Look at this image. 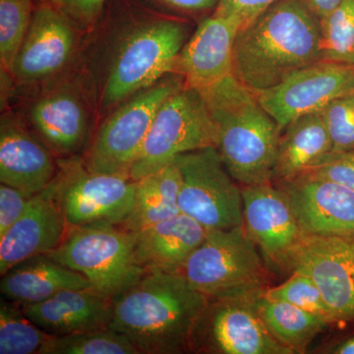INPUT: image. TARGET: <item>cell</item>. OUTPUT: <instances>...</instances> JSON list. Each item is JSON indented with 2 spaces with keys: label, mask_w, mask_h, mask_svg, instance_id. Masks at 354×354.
<instances>
[{
  "label": "cell",
  "mask_w": 354,
  "mask_h": 354,
  "mask_svg": "<svg viewBox=\"0 0 354 354\" xmlns=\"http://www.w3.org/2000/svg\"><path fill=\"white\" fill-rule=\"evenodd\" d=\"M109 328L125 335L143 354L192 351L193 337L209 298L179 272H146L113 297Z\"/></svg>",
  "instance_id": "obj_1"
},
{
  "label": "cell",
  "mask_w": 354,
  "mask_h": 354,
  "mask_svg": "<svg viewBox=\"0 0 354 354\" xmlns=\"http://www.w3.org/2000/svg\"><path fill=\"white\" fill-rule=\"evenodd\" d=\"M320 62V19L300 0H278L239 29L232 75L252 92H260Z\"/></svg>",
  "instance_id": "obj_2"
},
{
  "label": "cell",
  "mask_w": 354,
  "mask_h": 354,
  "mask_svg": "<svg viewBox=\"0 0 354 354\" xmlns=\"http://www.w3.org/2000/svg\"><path fill=\"white\" fill-rule=\"evenodd\" d=\"M201 93L232 178L243 186L271 183L281 131L254 92L230 75Z\"/></svg>",
  "instance_id": "obj_3"
},
{
  "label": "cell",
  "mask_w": 354,
  "mask_h": 354,
  "mask_svg": "<svg viewBox=\"0 0 354 354\" xmlns=\"http://www.w3.org/2000/svg\"><path fill=\"white\" fill-rule=\"evenodd\" d=\"M257 247L244 225L209 230L178 272L209 299H253L268 290Z\"/></svg>",
  "instance_id": "obj_4"
},
{
  "label": "cell",
  "mask_w": 354,
  "mask_h": 354,
  "mask_svg": "<svg viewBox=\"0 0 354 354\" xmlns=\"http://www.w3.org/2000/svg\"><path fill=\"white\" fill-rule=\"evenodd\" d=\"M135 243L136 232L97 221L69 227L64 241L46 255L80 272L93 288L114 297L146 272L137 262Z\"/></svg>",
  "instance_id": "obj_5"
},
{
  "label": "cell",
  "mask_w": 354,
  "mask_h": 354,
  "mask_svg": "<svg viewBox=\"0 0 354 354\" xmlns=\"http://www.w3.org/2000/svg\"><path fill=\"white\" fill-rule=\"evenodd\" d=\"M186 36L184 25L174 20L152 21L133 30L111 62L102 108H113L172 73Z\"/></svg>",
  "instance_id": "obj_6"
},
{
  "label": "cell",
  "mask_w": 354,
  "mask_h": 354,
  "mask_svg": "<svg viewBox=\"0 0 354 354\" xmlns=\"http://www.w3.org/2000/svg\"><path fill=\"white\" fill-rule=\"evenodd\" d=\"M184 85L183 76L169 73L118 106L97 130L83 160L88 171L130 177L158 109Z\"/></svg>",
  "instance_id": "obj_7"
},
{
  "label": "cell",
  "mask_w": 354,
  "mask_h": 354,
  "mask_svg": "<svg viewBox=\"0 0 354 354\" xmlns=\"http://www.w3.org/2000/svg\"><path fill=\"white\" fill-rule=\"evenodd\" d=\"M216 146V127L204 95L184 85L158 109L130 177L138 180L171 164L181 153Z\"/></svg>",
  "instance_id": "obj_8"
},
{
  "label": "cell",
  "mask_w": 354,
  "mask_h": 354,
  "mask_svg": "<svg viewBox=\"0 0 354 354\" xmlns=\"http://www.w3.org/2000/svg\"><path fill=\"white\" fill-rule=\"evenodd\" d=\"M57 164V174L44 191L69 227L97 221L124 223L134 205L133 179L88 171L76 156L58 160Z\"/></svg>",
  "instance_id": "obj_9"
},
{
  "label": "cell",
  "mask_w": 354,
  "mask_h": 354,
  "mask_svg": "<svg viewBox=\"0 0 354 354\" xmlns=\"http://www.w3.org/2000/svg\"><path fill=\"white\" fill-rule=\"evenodd\" d=\"M180 171V213L208 230L243 225L242 191L227 171L216 147L181 153L174 158Z\"/></svg>",
  "instance_id": "obj_10"
},
{
  "label": "cell",
  "mask_w": 354,
  "mask_h": 354,
  "mask_svg": "<svg viewBox=\"0 0 354 354\" xmlns=\"http://www.w3.org/2000/svg\"><path fill=\"white\" fill-rule=\"evenodd\" d=\"M253 299H209L193 337L192 351L223 354H293L271 334Z\"/></svg>",
  "instance_id": "obj_11"
},
{
  "label": "cell",
  "mask_w": 354,
  "mask_h": 354,
  "mask_svg": "<svg viewBox=\"0 0 354 354\" xmlns=\"http://www.w3.org/2000/svg\"><path fill=\"white\" fill-rule=\"evenodd\" d=\"M286 271L315 281L335 322L354 321V236L305 235Z\"/></svg>",
  "instance_id": "obj_12"
},
{
  "label": "cell",
  "mask_w": 354,
  "mask_h": 354,
  "mask_svg": "<svg viewBox=\"0 0 354 354\" xmlns=\"http://www.w3.org/2000/svg\"><path fill=\"white\" fill-rule=\"evenodd\" d=\"M353 90L354 65L320 62L254 94L283 132L292 121L321 111L333 100Z\"/></svg>",
  "instance_id": "obj_13"
},
{
  "label": "cell",
  "mask_w": 354,
  "mask_h": 354,
  "mask_svg": "<svg viewBox=\"0 0 354 354\" xmlns=\"http://www.w3.org/2000/svg\"><path fill=\"white\" fill-rule=\"evenodd\" d=\"M243 225L270 265L286 271L304 234L288 196L271 183L243 186Z\"/></svg>",
  "instance_id": "obj_14"
},
{
  "label": "cell",
  "mask_w": 354,
  "mask_h": 354,
  "mask_svg": "<svg viewBox=\"0 0 354 354\" xmlns=\"http://www.w3.org/2000/svg\"><path fill=\"white\" fill-rule=\"evenodd\" d=\"M75 26L62 7L41 2L32 14L11 75L21 83L30 84L62 72L75 53Z\"/></svg>",
  "instance_id": "obj_15"
},
{
  "label": "cell",
  "mask_w": 354,
  "mask_h": 354,
  "mask_svg": "<svg viewBox=\"0 0 354 354\" xmlns=\"http://www.w3.org/2000/svg\"><path fill=\"white\" fill-rule=\"evenodd\" d=\"M279 183L305 235L354 236L353 191L308 176Z\"/></svg>",
  "instance_id": "obj_16"
},
{
  "label": "cell",
  "mask_w": 354,
  "mask_h": 354,
  "mask_svg": "<svg viewBox=\"0 0 354 354\" xmlns=\"http://www.w3.org/2000/svg\"><path fill=\"white\" fill-rule=\"evenodd\" d=\"M241 26L213 14L203 21L177 55L172 73L203 92L232 75L234 44Z\"/></svg>",
  "instance_id": "obj_17"
},
{
  "label": "cell",
  "mask_w": 354,
  "mask_h": 354,
  "mask_svg": "<svg viewBox=\"0 0 354 354\" xmlns=\"http://www.w3.org/2000/svg\"><path fill=\"white\" fill-rule=\"evenodd\" d=\"M58 164L50 147L12 114L0 122V181L34 196L55 178Z\"/></svg>",
  "instance_id": "obj_18"
},
{
  "label": "cell",
  "mask_w": 354,
  "mask_h": 354,
  "mask_svg": "<svg viewBox=\"0 0 354 354\" xmlns=\"http://www.w3.org/2000/svg\"><path fill=\"white\" fill-rule=\"evenodd\" d=\"M20 306L50 335L106 329L113 315V297L93 286L60 291L44 301Z\"/></svg>",
  "instance_id": "obj_19"
},
{
  "label": "cell",
  "mask_w": 354,
  "mask_h": 354,
  "mask_svg": "<svg viewBox=\"0 0 354 354\" xmlns=\"http://www.w3.org/2000/svg\"><path fill=\"white\" fill-rule=\"evenodd\" d=\"M68 227L44 189L34 195L19 220L0 236V274L23 261L55 250L64 241Z\"/></svg>",
  "instance_id": "obj_20"
},
{
  "label": "cell",
  "mask_w": 354,
  "mask_h": 354,
  "mask_svg": "<svg viewBox=\"0 0 354 354\" xmlns=\"http://www.w3.org/2000/svg\"><path fill=\"white\" fill-rule=\"evenodd\" d=\"M209 230L183 213L136 232L137 262L150 271H180L191 254L201 245Z\"/></svg>",
  "instance_id": "obj_21"
},
{
  "label": "cell",
  "mask_w": 354,
  "mask_h": 354,
  "mask_svg": "<svg viewBox=\"0 0 354 354\" xmlns=\"http://www.w3.org/2000/svg\"><path fill=\"white\" fill-rule=\"evenodd\" d=\"M30 120L41 140L53 153L73 157L88 136L85 102L74 88H57L35 102Z\"/></svg>",
  "instance_id": "obj_22"
},
{
  "label": "cell",
  "mask_w": 354,
  "mask_h": 354,
  "mask_svg": "<svg viewBox=\"0 0 354 354\" xmlns=\"http://www.w3.org/2000/svg\"><path fill=\"white\" fill-rule=\"evenodd\" d=\"M88 286H92L82 274L46 254L14 266L2 274L0 281L3 297L20 305L39 304L60 291Z\"/></svg>",
  "instance_id": "obj_23"
},
{
  "label": "cell",
  "mask_w": 354,
  "mask_h": 354,
  "mask_svg": "<svg viewBox=\"0 0 354 354\" xmlns=\"http://www.w3.org/2000/svg\"><path fill=\"white\" fill-rule=\"evenodd\" d=\"M333 143L321 111L305 114L281 132L274 178L283 183L302 176L332 153Z\"/></svg>",
  "instance_id": "obj_24"
},
{
  "label": "cell",
  "mask_w": 354,
  "mask_h": 354,
  "mask_svg": "<svg viewBox=\"0 0 354 354\" xmlns=\"http://www.w3.org/2000/svg\"><path fill=\"white\" fill-rule=\"evenodd\" d=\"M181 176L176 162L135 181L134 205L123 227L131 232L180 213Z\"/></svg>",
  "instance_id": "obj_25"
},
{
  "label": "cell",
  "mask_w": 354,
  "mask_h": 354,
  "mask_svg": "<svg viewBox=\"0 0 354 354\" xmlns=\"http://www.w3.org/2000/svg\"><path fill=\"white\" fill-rule=\"evenodd\" d=\"M254 304L268 330L293 353H304L316 335L330 324L325 317L271 299L264 293L256 297Z\"/></svg>",
  "instance_id": "obj_26"
},
{
  "label": "cell",
  "mask_w": 354,
  "mask_h": 354,
  "mask_svg": "<svg viewBox=\"0 0 354 354\" xmlns=\"http://www.w3.org/2000/svg\"><path fill=\"white\" fill-rule=\"evenodd\" d=\"M50 335L32 322L15 302L0 300V354H39Z\"/></svg>",
  "instance_id": "obj_27"
},
{
  "label": "cell",
  "mask_w": 354,
  "mask_h": 354,
  "mask_svg": "<svg viewBox=\"0 0 354 354\" xmlns=\"http://www.w3.org/2000/svg\"><path fill=\"white\" fill-rule=\"evenodd\" d=\"M39 354H140L125 335L106 329L50 335Z\"/></svg>",
  "instance_id": "obj_28"
},
{
  "label": "cell",
  "mask_w": 354,
  "mask_h": 354,
  "mask_svg": "<svg viewBox=\"0 0 354 354\" xmlns=\"http://www.w3.org/2000/svg\"><path fill=\"white\" fill-rule=\"evenodd\" d=\"M320 26L323 62L354 65V0H342Z\"/></svg>",
  "instance_id": "obj_29"
},
{
  "label": "cell",
  "mask_w": 354,
  "mask_h": 354,
  "mask_svg": "<svg viewBox=\"0 0 354 354\" xmlns=\"http://www.w3.org/2000/svg\"><path fill=\"white\" fill-rule=\"evenodd\" d=\"M34 11L32 0H0V59L6 73H12Z\"/></svg>",
  "instance_id": "obj_30"
},
{
  "label": "cell",
  "mask_w": 354,
  "mask_h": 354,
  "mask_svg": "<svg viewBox=\"0 0 354 354\" xmlns=\"http://www.w3.org/2000/svg\"><path fill=\"white\" fill-rule=\"evenodd\" d=\"M264 295L271 299L281 300L306 311L325 317L333 323L322 293L315 281L304 272H291L290 278L288 281L276 288H268Z\"/></svg>",
  "instance_id": "obj_31"
},
{
  "label": "cell",
  "mask_w": 354,
  "mask_h": 354,
  "mask_svg": "<svg viewBox=\"0 0 354 354\" xmlns=\"http://www.w3.org/2000/svg\"><path fill=\"white\" fill-rule=\"evenodd\" d=\"M333 143L332 153L354 150V90L321 109Z\"/></svg>",
  "instance_id": "obj_32"
},
{
  "label": "cell",
  "mask_w": 354,
  "mask_h": 354,
  "mask_svg": "<svg viewBox=\"0 0 354 354\" xmlns=\"http://www.w3.org/2000/svg\"><path fill=\"white\" fill-rule=\"evenodd\" d=\"M302 176L332 181L354 192V150L330 153Z\"/></svg>",
  "instance_id": "obj_33"
},
{
  "label": "cell",
  "mask_w": 354,
  "mask_h": 354,
  "mask_svg": "<svg viewBox=\"0 0 354 354\" xmlns=\"http://www.w3.org/2000/svg\"><path fill=\"white\" fill-rule=\"evenodd\" d=\"M277 1L278 0H218L214 14L234 21L241 29Z\"/></svg>",
  "instance_id": "obj_34"
},
{
  "label": "cell",
  "mask_w": 354,
  "mask_h": 354,
  "mask_svg": "<svg viewBox=\"0 0 354 354\" xmlns=\"http://www.w3.org/2000/svg\"><path fill=\"white\" fill-rule=\"evenodd\" d=\"M31 195L13 186L0 185V236L19 220L32 199Z\"/></svg>",
  "instance_id": "obj_35"
},
{
  "label": "cell",
  "mask_w": 354,
  "mask_h": 354,
  "mask_svg": "<svg viewBox=\"0 0 354 354\" xmlns=\"http://www.w3.org/2000/svg\"><path fill=\"white\" fill-rule=\"evenodd\" d=\"M106 0H64L62 9L75 24H94L104 9Z\"/></svg>",
  "instance_id": "obj_36"
},
{
  "label": "cell",
  "mask_w": 354,
  "mask_h": 354,
  "mask_svg": "<svg viewBox=\"0 0 354 354\" xmlns=\"http://www.w3.org/2000/svg\"><path fill=\"white\" fill-rule=\"evenodd\" d=\"M167 6L185 11H201L214 8L218 0H158Z\"/></svg>",
  "instance_id": "obj_37"
},
{
  "label": "cell",
  "mask_w": 354,
  "mask_h": 354,
  "mask_svg": "<svg viewBox=\"0 0 354 354\" xmlns=\"http://www.w3.org/2000/svg\"><path fill=\"white\" fill-rule=\"evenodd\" d=\"M319 19L327 16L341 4L342 0H300Z\"/></svg>",
  "instance_id": "obj_38"
},
{
  "label": "cell",
  "mask_w": 354,
  "mask_h": 354,
  "mask_svg": "<svg viewBox=\"0 0 354 354\" xmlns=\"http://www.w3.org/2000/svg\"><path fill=\"white\" fill-rule=\"evenodd\" d=\"M334 353L339 354H354V337H349L346 341L341 342L335 348Z\"/></svg>",
  "instance_id": "obj_39"
},
{
  "label": "cell",
  "mask_w": 354,
  "mask_h": 354,
  "mask_svg": "<svg viewBox=\"0 0 354 354\" xmlns=\"http://www.w3.org/2000/svg\"><path fill=\"white\" fill-rule=\"evenodd\" d=\"M41 2H46V3L55 4V6H62L64 0H39Z\"/></svg>",
  "instance_id": "obj_40"
}]
</instances>
